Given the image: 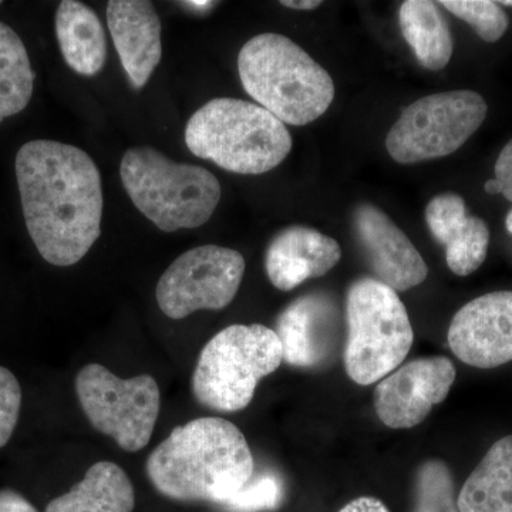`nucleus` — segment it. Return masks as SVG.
Listing matches in <instances>:
<instances>
[{
    "instance_id": "f8f14e48",
    "label": "nucleus",
    "mask_w": 512,
    "mask_h": 512,
    "mask_svg": "<svg viewBox=\"0 0 512 512\" xmlns=\"http://www.w3.org/2000/svg\"><path fill=\"white\" fill-rule=\"evenodd\" d=\"M454 355L478 369L512 360V291L491 292L466 303L448 329Z\"/></svg>"
},
{
    "instance_id": "cd10ccee",
    "label": "nucleus",
    "mask_w": 512,
    "mask_h": 512,
    "mask_svg": "<svg viewBox=\"0 0 512 512\" xmlns=\"http://www.w3.org/2000/svg\"><path fill=\"white\" fill-rule=\"evenodd\" d=\"M0 512H37V510L16 491L0 490Z\"/></svg>"
},
{
    "instance_id": "5701e85b",
    "label": "nucleus",
    "mask_w": 512,
    "mask_h": 512,
    "mask_svg": "<svg viewBox=\"0 0 512 512\" xmlns=\"http://www.w3.org/2000/svg\"><path fill=\"white\" fill-rule=\"evenodd\" d=\"M413 512H460L453 476L443 461L429 460L420 467Z\"/></svg>"
},
{
    "instance_id": "f257e3e1",
    "label": "nucleus",
    "mask_w": 512,
    "mask_h": 512,
    "mask_svg": "<svg viewBox=\"0 0 512 512\" xmlns=\"http://www.w3.org/2000/svg\"><path fill=\"white\" fill-rule=\"evenodd\" d=\"M30 238L49 264L82 261L101 234V175L89 154L59 141H29L16 156Z\"/></svg>"
},
{
    "instance_id": "9b49d317",
    "label": "nucleus",
    "mask_w": 512,
    "mask_h": 512,
    "mask_svg": "<svg viewBox=\"0 0 512 512\" xmlns=\"http://www.w3.org/2000/svg\"><path fill=\"white\" fill-rule=\"evenodd\" d=\"M454 380L456 367L447 357L413 360L377 384V417L390 429H413L447 399Z\"/></svg>"
},
{
    "instance_id": "7c9ffc66",
    "label": "nucleus",
    "mask_w": 512,
    "mask_h": 512,
    "mask_svg": "<svg viewBox=\"0 0 512 512\" xmlns=\"http://www.w3.org/2000/svg\"><path fill=\"white\" fill-rule=\"evenodd\" d=\"M217 5L215 2H202V0H191V2H181V6L192 10V12L205 13Z\"/></svg>"
},
{
    "instance_id": "aec40b11",
    "label": "nucleus",
    "mask_w": 512,
    "mask_h": 512,
    "mask_svg": "<svg viewBox=\"0 0 512 512\" xmlns=\"http://www.w3.org/2000/svg\"><path fill=\"white\" fill-rule=\"evenodd\" d=\"M460 512H512V436L493 444L457 497Z\"/></svg>"
},
{
    "instance_id": "412c9836",
    "label": "nucleus",
    "mask_w": 512,
    "mask_h": 512,
    "mask_svg": "<svg viewBox=\"0 0 512 512\" xmlns=\"http://www.w3.org/2000/svg\"><path fill=\"white\" fill-rule=\"evenodd\" d=\"M400 29L421 66L444 69L453 56L454 43L439 3L407 0L399 9Z\"/></svg>"
},
{
    "instance_id": "6e6552de",
    "label": "nucleus",
    "mask_w": 512,
    "mask_h": 512,
    "mask_svg": "<svg viewBox=\"0 0 512 512\" xmlns=\"http://www.w3.org/2000/svg\"><path fill=\"white\" fill-rule=\"evenodd\" d=\"M487 113L483 96L471 90L421 97L390 128L387 151L400 164L450 156L476 133Z\"/></svg>"
},
{
    "instance_id": "c85d7f7f",
    "label": "nucleus",
    "mask_w": 512,
    "mask_h": 512,
    "mask_svg": "<svg viewBox=\"0 0 512 512\" xmlns=\"http://www.w3.org/2000/svg\"><path fill=\"white\" fill-rule=\"evenodd\" d=\"M339 512H389V510L377 498L360 497L345 505Z\"/></svg>"
},
{
    "instance_id": "1a4fd4ad",
    "label": "nucleus",
    "mask_w": 512,
    "mask_h": 512,
    "mask_svg": "<svg viewBox=\"0 0 512 512\" xmlns=\"http://www.w3.org/2000/svg\"><path fill=\"white\" fill-rule=\"evenodd\" d=\"M77 399L94 429L136 453L150 443L161 409L154 377L120 379L107 367L92 363L76 377Z\"/></svg>"
},
{
    "instance_id": "2f4dec72",
    "label": "nucleus",
    "mask_w": 512,
    "mask_h": 512,
    "mask_svg": "<svg viewBox=\"0 0 512 512\" xmlns=\"http://www.w3.org/2000/svg\"><path fill=\"white\" fill-rule=\"evenodd\" d=\"M484 190L487 194L498 195L501 194V185L495 178H491V180L484 184Z\"/></svg>"
},
{
    "instance_id": "7ed1b4c3",
    "label": "nucleus",
    "mask_w": 512,
    "mask_h": 512,
    "mask_svg": "<svg viewBox=\"0 0 512 512\" xmlns=\"http://www.w3.org/2000/svg\"><path fill=\"white\" fill-rule=\"evenodd\" d=\"M238 72L245 92L291 126L318 120L335 99L330 74L301 46L278 33L248 40L239 52Z\"/></svg>"
},
{
    "instance_id": "dca6fc26",
    "label": "nucleus",
    "mask_w": 512,
    "mask_h": 512,
    "mask_svg": "<svg viewBox=\"0 0 512 512\" xmlns=\"http://www.w3.org/2000/svg\"><path fill=\"white\" fill-rule=\"evenodd\" d=\"M431 235L446 248L448 268L468 276L484 264L490 245V229L481 218L467 212L466 201L454 192L436 195L426 208Z\"/></svg>"
},
{
    "instance_id": "a211bd4d",
    "label": "nucleus",
    "mask_w": 512,
    "mask_h": 512,
    "mask_svg": "<svg viewBox=\"0 0 512 512\" xmlns=\"http://www.w3.org/2000/svg\"><path fill=\"white\" fill-rule=\"evenodd\" d=\"M56 36L66 63L82 76H96L107 57V40L99 16L76 0H63L56 12Z\"/></svg>"
},
{
    "instance_id": "20e7f679",
    "label": "nucleus",
    "mask_w": 512,
    "mask_h": 512,
    "mask_svg": "<svg viewBox=\"0 0 512 512\" xmlns=\"http://www.w3.org/2000/svg\"><path fill=\"white\" fill-rule=\"evenodd\" d=\"M185 143L194 156L235 174L278 167L292 150L288 128L264 107L239 99H214L192 114Z\"/></svg>"
},
{
    "instance_id": "bb28decb",
    "label": "nucleus",
    "mask_w": 512,
    "mask_h": 512,
    "mask_svg": "<svg viewBox=\"0 0 512 512\" xmlns=\"http://www.w3.org/2000/svg\"><path fill=\"white\" fill-rule=\"evenodd\" d=\"M495 180L501 185V194L512 202V140L505 144L495 163Z\"/></svg>"
},
{
    "instance_id": "6ab92c4d",
    "label": "nucleus",
    "mask_w": 512,
    "mask_h": 512,
    "mask_svg": "<svg viewBox=\"0 0 512 512\" xmlns=\"http://www.w3.org/2000/svg\"><path fill=\"white\" fill-rule=\"evenodd\" d=\"M134 505L136 494L126 471L99 461L69 493L47 505L46 512H131Z\"/></svg>"
},
{
    "instance_id": "ddd939ff",
    "label": "nucleus",
    "mask_w": 512,
    "mask_h": 512,
    "mask_svg": "<svg viewBox=\"0 0 512 512\" xmlns=\"http://www.w3.org/2000/svg\"><path fill=\"white\" fill-rule=\"evenodd\" d=\"M353 227L377 281L403 292L426 281L429 268L409 237L376 205L362 202L353 211Z\"/></svg>"
},
{
    "instance_id": "f03ea898",
    "label": "nucleus",
    "mask_w": 512,
    "mask_h": 512,
    "mask_svg": "<svg viewBox=\"0 0 512 512\" xmlns=\"http://www.w3.org/2000/svg\"><path fill=\"white\" fill-rule=\"evenodd\" d=\"M146 470L165 497L225 504L254 476L255 463L235 424L201 417L175 427L150 454Z\"/></svg>"
},
{
    "instance_id": "b1692460",
    "label": "nucleus",
    "mask_w": 512,
    "mask_h": 512,
    "mask_svg": "<svg viewBox=\"0 0 512 512\" xmlns=\"http://www.w3.org/2000/svg\"><path fill=\"white\" fill-rule=\"evenodd\" d=\"M440 6L471 26L484 42L495 43L507 32L508 16L500 3L490 0H443Z\"/></svg>"
},
{
    "instance_id": "393cba45",
    "label": "nucleus",
    "mask_w": 512,
    "mask_h": 512,
    "mask_svg": "<svg viewBox=\"0 0 512 512\" xmlns=\"http://www.w3.org/2000/svg\"><path fill=\"white\" fill-rule=\"evenodd\" d=\"M282 500V484L274 474H259L239 490L224 505L234 511L254 512L272 510Z\"/></svg>"
},
{
    "instance_id": "39448f33",
    "label": "nucleus",
    "mask_w": 512,
    "mask_h": 512,
    "mask_svg": "<svg viewBox=\"0 0 512 512\" xmlns=\"http://www.w3.org/2000/svg\"><path fill=\"white\" fill-rule=\"evenodd\" d=\"M120 175L137 210L164 232L201 227L221 200L220 181L207 168L175 163L147 146L126 151Z\"/></svg>"
},
{
    "instance_id": "423d86ee",
    "label": "nucleus",
    "mask_w": 512,
    "mask_h": 512,
    "mask_svg": "<svg viewBox=\"0 0 512 512\" xmlns=\"http://www.w3.org/2000/svg\"><path fill=\"white\" fill-rule=\"evenodd\" d=\"M284 362L281 340L264 325H231L202 349L192 393L202 406L222 413L245 409L256 386Z\"/></svg>"
},
{
    "instance_id": "4468645a",
    "label": "nucleus",
    "mask_w": 512,
    "mask_h": 512,
    "mask_svg": "<svg viewBox=\"0 0 512 512\" xmlns=\"http://www.w3.org/2000/svg\"><path fill=\"white\" fill-rule=\"evenodd\" d=\"M107 25L128 79L134 89H141L163 55L156 8L146 0H111L107 3Z\"/></svg>"
},
{
    "instance_id": "a878e982",
    "label": "nucleus",
    "mask_w": 512,
    "mask_h": 512,
    "mask_svg": "<svg viewBox=\"0 0 512 512\" xmlns=\"http://www.w3.org/2000/svg\"><path fill=\"white\" fill-rule=\"evenodd\" d=\"M22 409L19 380L6 367L0 366V448L12 439Z\"/></svg>"
},
{
    "instance_id": "9d476101",
    "label": "nucleus",
    "mask_w": 512,
    "mask_h": 512,
    "mask_svg": "<svg viewBox=\"0 0 512 512\" xmlns=\"http://www.w3.org/2000/svg\"><path fill=\"white\" fill-rule=\"evenodd\" d=\"M244 274V256L234 249L218 245L190 249L161 275L158 306L175 320L197 311H220L234 301Z\"/></svg>"
},
{
    "instance_id": "4be33fe9",
    "label": "nucleus",
    "mask_w": 512,
    "mask_h": 512,
    "mask_svg": "<svg viewBox=\"0 0 512 512\" xmlns=\"http://www.w3.org/2000/svg\"><path fill=\"white\" fill-rule=\"evenodd\" d=\"M35 72L22 39L0 22V123L28 107Z\"/></svg>"
},
{
    "instance_id": "2eb2a0df",
    "label": "nucleus",
    "mask_w": 512,
    "mask_h": 512,
    "mask_svg": "<svg viewBox=\"0 0 512 512\" xmlns=\"http://www.w3.org/2000/svg\"><path fill=\"white\" fill-rule=\"evenodd\" d=\"M342 251L335 239L302 225L282 229L266 249L269 281L279 291H292L308 279L319 278L339 264Z\"/></svg>"
},
{
    "instance_id": "0eeeda50",
    "label": "nucleus",
    "mask_w": 512,
    "mask_h": 512,
    "mask_svg": "<svg viewBox=\"0 0 512 512\" xmlns=\"http://www.w3.org/2000/svg\"><path fill=\"white\" fill-rule=\"evenodd\" d=\"M346 372L360 386L394 372L413 346V328L396 291L373 278L350 286L346 298Z\"/></svg>"
},
{
    "instance_id": "c756f323",
    "label": "nucleus",
    "mask_w": 512,
    "mask_h": 512,
    "mask_svg": "<svg viewBox=\"0 0 512 512\" xmlns=\"http://www.w3.org/2000/svg\"><path fill=\"white\" fill-rule=\"evenodd\" d=\"M281 5L295 10H313L319 8L322 2L319 0H284Z\"/></svg>"
},
{
    "instance_id": "f3484780",
    "label": "nucleus",
    "mask_w": 512,
    "mask_h": 512,
    "mask_svg": "<svg viewBox=\"0 0 512 512\" xmlns=\"http://www.w3.org/2000/svg\"><path fill=\"white\" fill-rule=\"evenodd\" d=\"M276 335L281 340L284 362L295 367L318 366L333 348L335 308L325 295H305L279 315Z\"/></svg>"
},
{
    "instance_id": "473e14b6",
    "label": "nucleus",
    "mask_w": 512,
    "mask_h": 512,
    "mask_svg": "<svg viewBox=\"0 0 512 512\" xmlns=\"http://www.w3.org/2000/svg\"><path fill=\"white\" fill-rule=\"evenodd\" d=\"M505 228H507V231L512 234V208L510 212H508L507 218H505Z\"/></svg>"
},
{
    "instance_id": "72a5a7b5",
    "label": "nucleus",
    "mask_w": 512,
    "mask_h": 512,
    "mask_svg": "<svg viewBox=\"0 0 512 512\" xmlns=\"http://www.w3.org/2000/svg\"><path fill=\"white\" fill-rule=\"evenodd\" d=\"M498 3H500V6H510L512 8V0H503V2Z\"/></svg>"
}]
</instances>
